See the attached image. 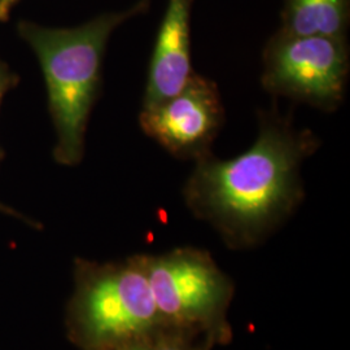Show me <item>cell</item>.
Returning a JSON list of instances; mask_svg holds the SVG:
<instances>
[{
	"instance_id": "cell-1",
	"label": "cell",
	"mask_w": 350,
	"mask_h": 350,
	"mask_svg": "<svg viewBox=\"0 0 350 350\" xmlns=\"http://www.w3.org/2000/svg\"><path fill=\"white\" fill-rule=\"evenodd\" d=\"M250 150L230 160H196L183 187L188 209L231 250L261 245L296 212L304 196L301 167L321 142L276 108L262 112Z\"/></svg>"
},
{
	"instance_id": "cell-2",
	"label": "cell",
	"mask_w": 350,
	"mask_h": 350,
	"mask_svg": "<svg viewBox=\"0 0 350 350\" xmlns=\"http://www.w3.org/2000/svg\"><path fill=\"white\" fill-rule=\"evenodd\" d=\"M152 0H139L122 12L103 13L83 25L46 27L18 21L17 33L40 64L51 118L57 134L55 161L75 166L85 154L90 114L101 91V66L113 31L150 10Z\"/></svg>"
},
{
	"instance_id": "cell-3",
	"label": "cell",
	"mask_w": 350,
	"mask_h": 350,
	"mask_svg": "<svg viewBox=\"0 0 350 350\" xmlns=\"http://www.w3.org/2000/svg\"><path fill=\"white\" fill-rule=\"evenodd\" d=\"M66 329L81 350H122L163 329L144 254L105 263L77 258Z\"/></svg>"
},
{
	"instance_id": "cell-4",
	"label": "cell",
	"mask_w": 350,
	"mask_h": 350,
	"mask_svg": "<svg viewBox=\"0 0 350 350\" xmlns=\"http://www.w3.org/2000/svg\"><path fill=\"white\" fill-rule=\"evenodd\" d=\"M144 265L163 329L213 347L231 341L227 312L235 287L211 253L180 247L163 254H144Z\"/></svg>"
},
{
	"instance_id": "cell-5",
	"label": "cell",
	"mask_w": 350,
	"mask_h": 350,
	"mask_svg": "<svg viewBox=\"0 0 350 350\" xmlns=\"http://www.w3.org/2000/svg\"><path fill=\"white\" fill-rule=\"evenodd\" d=\"M262 65L261 83L271 95L336 111L349 77L348 40L278 31L263 49Z\"/></svg>"
},
{
	"instance_id": "cell-6",
	"label": "cell",
	"mask_w": 350,
	"mask_h": 350,
	"mask_svg": "<svg viewBox=\"0 0 350 350\" xmlns=\"http://www.w3.org/2000/svg\"><path fill=\"white\" fill-rule=\"evenodd\" d=\"M225 122V107L218 86L200 75H191L173 96L143 107L139 126L148 138L182 160H199L211 153Z\"/></svg>"
},
{
	"instance_id": "cell-7",
	"label": "cell",
	"mask_w": 350,
	"mask_h": 350,
	"mask_svg": "<svg viewBox=\"0 0 350 350\" xmlns=\"http://www.w3.org/2000/svg\"><path fill=\"white\" fill-rule=\"evenodd\" d=\"M193 0H167L152 52L143 107L179 92L195 72L191 64V12Z\"/></svg>"
},
{
	"instance_id": "cell-8",
	"label": "cell",
	"mask_w": 350,
	"mask_h": 350,
	"mask_svg": "<svg viewBox=\"0 0 350 350\" xmlns=\"http://www.w3.org/2000/svg\"><path fill=\"white\" fill-rule=\"evenodd\" d=\"M349 0H284L278 31L301 37L347 38Z\"/></svg>"
},
{
	"instance_id": "cell-9",
	"label": "cell",
	"mask_w": 350,
	"mask_h": 350,
	"mask_svg": "<svg viewBox=\"0 0 350 350\" xmlns=\"http://www.w3.org/2000/svg\"><path fill=\"white\" fill-rule=\"evenodd\" d=\"M200 342L170 329H160L150 338H144L122 350H195Z\"/></svg>"
},
{
	"instance_id": "cell-10",
	"label": "cell",
	"mask_w": 350,
	"mask_h": 350,
	"mask_svg": "<svg viewBox=\"0 0 350 350\" xmlns=\"http://www.w3.org/2000/svg\"><path fill=\"white\" fill-rule=\"evenodd\" d=\"M18 82H20V77L16 75L14 72H12V69L8 66V64L4 63V62L0 59V107H1L4 95H5L10 90L16 88V86L18 85ZM4 157H5V152L0 147V163L4 160ZM0 213H4V214H7V215H11V217H14V218L23 219L27 225L38 227L37 224H34V221L29 219L27 217L23 215L21 213L14 211L12 208H10V206H7V205H4V204H1V202H0Z\"/></svg>"
},
{
	"instance_id": "cell-11",
	"label": "cell",
	"mask_w": 350,
	"mask_h": 350,
	"mask_svg": "<svg viewBox=\"0 0 350 350\" xmlns=\"http://www.w3.org/2000/svg\"><path fill=\"white\" fill-rule=\"evenodd\" d=\"M20 0H0V23H7Z\"/></svg>"
},
{
	"instance_id": "cell-12",
	"label": "cell",
	"mask_w": 350,
	"mask_h": 350,
	"mask_svg": "<svg viewBox=\"0 0 350 350\" xmlns=\"http://www.w3.org/2000/svg\"><path fill=\"white\" fill-rule=\"evenodd\" d=\"M213 345L212 344H209V342H200L198 347H196V349L195 350H212Z\"/></svg>"
}]
</instances>
